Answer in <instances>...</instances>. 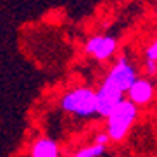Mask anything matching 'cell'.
Listing matches in <instances>:
<instances>
[{
    "mask_svg": "<svg viewBox=\"0 0 157 157\" xmlns=\"http://www.w3.org/2000/svg\"><path fill=\"white\" fill-rule=\"evenodd\" d=\"M60 107L64 111L76 114V116H81V117H88V116L97 114V92H93L90 88L71 90L69 93H66L62 97Z\"/></svg>",
    "mask_w": 157,
    "mask_h": 157,
    "instance_id": "6da1fadb",
    "label": "cell"
},
{
    "mask_svg": "<svg viewBox=\"0 0 157 157\" xmlns=\"http://www.w3.org/2000/svg\"><path fill=\"white\" fill-rule=\"evenodd\" d=\"M135 117H136V105L131 100H123L107 117V135H109V138L114 140V142L124 138L129 126L133 124Z\"/></svg>",
    "mask_w": 157,
    "mask_h": 157,
    "instance_id": "7a4b0ae2",
    "label": "cell"
},
{
    "mask_svg": "<svg viewBox=\"0 0 157 157\" xmlns=\"http://www.w3.org/2000/svg\"><path fill=\"white\" fill-rule=\"evenodd\" d=\"M136 79H138L136 78V73H135L133 66L126 60V57H121V59L117 60V64H116L114 67L109 71V74H107V81L112 83L123 93L129 92V88L135 85Z\"/></svg>",
    "mask_w": 157,
    "mask_h": 157,
    "instance_id": "3957f363",
    "label": "cell"
},
{
    "mask_svg": "<svg viewBox=\"0 0 157 157\" xmlns=\"http://www.w3.org/2000/svg\"><path fill=\"white\" fill-rule=\"evenodd\" d=\"M123 100H124V98H123V92L117 90L114 85L109 83L105 79L104 85L98 88V92H97V114L104 116V117H109L111 112L114 111Z\"/></svg>",
    "mask_w": 157,
    "mask_h": 157,
    "instance_id": "277c9868",
    "label": "cell"
},
{
    "mask_svg": "<svg viewBox=\"0 0 157 157\" xmlns=\"http://www.w3.org/2000/svg\"><path fill=\"white\" fill-rule=\"evenodd\" d=\"M117 42L112 36H93L90 38V42L86 43V52L95 56L98 60H104L107 57H111L114 54Z\"/></svg>",
    "mask_w": 157,
    "mask_h": 157,
    "instance_id": "5b68a950",
    "label": "cell"
},
{
    "mask_svg": "<svg viewBox=\"0 0 157 157\" xmlns=\"http://www.w3.org/2000/svg\"><path fill=\"white\" fill-rule=\"evenodd\" d=\"M154 95V86L148 79H136L135 85L129 88L128 92V100H131L135 105H143L148 104Z\"/></svg>",
    "mask_w": 157,
    "mask_h": 157,
    "instance_id": "8992f818",
    "label": "cell"
},
{
    "mask_svg": "<svg viewBox=\"0 0 157 157\" xmlns=\"http://www.w3.org/2000/svg\"><path fill=\"white\" fill-rule=\"evenodd\" d=\"M31 157H59V147L50 138H40L33 145Z\"/></svg>",
    "mask_w": 157,
    "mask_h": 157,
    "instance_id": "52a82bcc",
    "label": "cell"
},
{
    "mask_svg": "<svg viewBox=\"0 0 157 157\" xmlns=\"http://www.w3.org/2000/svg\"><path fill=\"white\" fill-rule=\"evenodd\" d=\"M104 152H105V147L104 145H92V147L81 148L74 157H100Z\"/></svg>",
    "mask_w": 157,
    "mask_h": 157,
    "instance_id": "ba28073f",
    "label": "cell"
},
{
    "mask_svg": "<svg viewBox=\"0 0 157 157\" xmlns=\"http://www.w3.org/2000/svg\"><path fill=\"white\" fill-rule=\"evenodd\" d=\"M107 142H109V135L107 133H98L97 138H95V145H104L105 147Z\"/></svg>",
    "mask_w": 157,
    "mask_h": 157,
    "instance_id": "9c48e42d",
    "label": "cell"
},
{
    "mask_svg": "<svg viewBox=\"0 0 157 157\" xmlns=\"http://www.w3.org/2000/svg\"><path fill=\"white\" fill-rule=\"evenodd\" d=\"M147 71H148V73H157V62L147 60Z\"/></svg>",
    "mask_w": 157,
    "mask_h": 157,
    "instance_id": "30bf717a",
    "label": "cell"
}]
</instances>
